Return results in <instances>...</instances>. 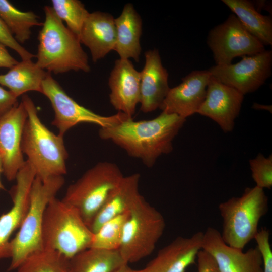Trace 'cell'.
Instances as JSON below:
<instances>
[{"label": "cell", "instance_id": "1", "mask_svg": "<svg viewBox=\"0 0 272 272\" xmlns=\"http://www.w3.org/2000/svg\"><path fill=\"white\" fill-rule=\"evenodd\" d=\"M185 121L177 115L162 112L150 120L134 121L128 118L112 126L101 127L99 135L151 167L159 157L172 151V142Z\"/></svg>", "mask_w": 272, "mask_h": 272}, {"label": "cell", "instance_id": "2", "mask_svg": "<svg viewBox=\"0 0 272 272\" xmlns=\"http://www.w3.org/2000/svg\"><path fill=\"white\" fill-rule=\"evenodd\" d=\"M22 103L27 112L21 142L26 160L34 169L36 177L45 180L67 173L68 153L63 136L55 134L41 121L38 110L32 100L23 95Z\"/></svg>", "mask_w": 272, "mask_h": 272}, {"label": "cell", "instance_id": "3", "mask_svg": "<svg viewBox=\"0 0 272 272\" xmlns=\"http://www.w3.org/2000/svg\"><path fill=\"white\" fill-rule=\"evenodd\" d=\"M45 20L39 32L36 64L50 73L90 71L88 57L77 36L56 15L51 6L44 8Z\"/></svg>", "mask_w": 272, "mask_h": 272}, {"label": "cell", "instance_id": "4", "mask_svg": "<svg viewBox=\"0 0 272 272\" xmlns=\"http://www.w3.org/2000/svg\"><path fill=\"white\" fill-rule=\"evenodd\" d=\"M94 234L73 206L55 197L45 211L41 231L43 248L68 259L91 247Z\"/></svg>", "mask_w": 272, "mask_h": 272}, {"label": "cell", "instance_id": "5", "mask_svg": "<svg viewBox=\"0 0 272 272\" xmlns=\"http://www.w3.org/2000/svg\"><path fill=\"white\" fill-rule=\"evenodd\" d=\"M223 220L221 237L228 245L243 250L258 232L261 218L268 211V197L256 186L245 188L239 197L219 204Z\"/></svg>", "mask_w": 272, "mask_h": 272}, {"label": "cell", "instance_id": "6", "mask_svg": "<svg viewBox=\"0 0 272 272\" xmlns=\"http://www.w3.org/2000/svg\"><path fill=\"white\" fill-rule=\"evenodd\" d=\"M64 183L63 176L45 180L35 177L31 188L28 211L19 231L10 241L12 256L8 271L17 269L28 256L43 248L41 231L44 214Z\"/></svg>", "mask_w": 272, "mask_h": 272}, {"label": "cell", "instance_id": "7", "mask_svg": "<svg viewBox=\"0 0 272 272\" xmlns=\"http://www.w3.org/2000/svg\"><path fill=\"white\" fill-rule=\"evenodd\" d=\"M123 176L116 164L99 162L68 187L62 200L77 209L89 227Z\"/></svg>", "mask_w": 272, "mask_h": 272}, {"label": "cell", "instance_id": "8", "mask_svg": "<svg viewBox=\"0 0 272 272\" xmlns=\"http://www.w3.org/2000/svg\"><path fill=\"white\" fill-rule=\"evenodd\" d=\"M166 226L162 214L141 195L129 211L118 250L124 261L137 262L150 255Z\"/></svg>", "mask_w": 272, "mask_h": 272}, {"label": "cell", "instance_id": "9", "mask_svg": "<svg viewBox=\"0 0 272 272\" xmlns=\"http://www.w3.org/2000/svg\"><path fill=\"white\" fill-rule=\"evenodd\" d=\"M41 93L51 103L54 113L51 124L62 136L80 123H88L98 125L100 128L106 127L130 118L119 112L111 116H102L80 105L65 92L49 72L42 81Z\"/></svg>", "mask_w": 272, "mask_h": 272}, {"label": "cell", "instance_id": "10", "mask_svg": "<svg viewBox=\"0 0 272 272\" xmlns=\"http://www.w3.org/2000/svg\"><path fill=\"white\" fill-rule=\"evenodd\" d=\"M207 43L216 65L229 64L236 57L250 56L265 50L234 14L210 31Z\"/></svg>", "mask_w": 272, "mask_h": 272}, {"label": "cell", "instance_id": "11", "mask_svg": "<svg viewBox=\"0 0 272 272\" xmlns=\"http://www.w3.org/2000/svg\"><path fill=\"white\" fill-rule=\"evenodd\" d=\"M272 51L243 56L236 63L216 65L208 71L217 81L230 86L244 95L257 90L271 76Z\"/></svg>", "mask_w": 272, "mask_h": 272}, {"label": "cell", "instance_id": "12", "mask_svg": "<svg viewBox=\"0 0 272 272\" xmlns=\"http://www.w3.org/2000/svg\"><path fill=\"white\" fill-rule=\"evenodd\" d=\"M35 177L34 169L26 160L18 172L16 183L10 191L13 206L8 212L0 216V260L11 258L10 238L19 229L27 213L31 188Z\"/></svg>", "mask_w": 272, "mask_h": 272}, {"label": "cell", "instance_id": "13", "mask_svg": "<svg viewBox=\"0 0 272 272\" xmlns=\"http://www.w3.org/2000/svg\"><path fill=\"white\" fill-rule=\"evenodd\" d=\"M27 116L21 101L0 118V153L3 173L9 181L15 180L18 172L25 163L21 142Z\"/></svg>", "mask_w": 272, "mask_h": 272}, {"label": "cell", "instance_id": "14", "mask_svg": "<svg viewBox=\"0 0 272 272\" xmlns=\"http://www.w3.org/2000/svg\"><path fill=\"white\" fill-rule=\"evenodd\" d=\"M202 249L214 258L220 272H263L262 257L257 247L246 252L231 247L215 228L209 227L203 232Z\"/></svg>", "mask_w": 272, "mask_h": 272}, {"label": "cell", "instance_id": "15", "mask_svg": "<svg viewBox=\"0 0 272 272\" xmlns=\"http://www.w3.org/2000/svg\"><path fill=\"white\" fill-rule=\"evenodd\" d=\"M211 78L208 70H196L182 78L179 85L170 88L160 109L186 119L197 113L205 101Z\"/></svg>", "mask_w": 272, "mask_h": 272}, {"label": "cell", "instance_id": "16", "mask_svg": "<svg viewBox=\"0 0 272 272\" xmlns=\"http://www.w3.org/2000/svg\"><path fill=\"white\" fill-rule=\"evenodd\" d=\"M243 99V94L211 76L206 98L197 113L215 121L224 132H231L240 113Z\"/></svg>", "mask_w": 272, "mask_h": 272}, {"label": "cell", "instance_id": "17", "mask_svg": "<svg viewBox=\"0 0 272 272\" xmlns=\"http://www.w3.org/2000/svg\"><path fill=\"white\" fill-rule=\"evenodd\" d=\"M110 102L118 112L132 118L140 100V73L132 62L119 58L115 62L108 80Z\"/></svg>", "mask_w": 272, "mask_h": 272}, {"label": "cell", "instance_id": "18", "mask_svg": "<svg viewBox=\"0 0 272 272\" xmlns=\"http://www.w3.org/2000/svg\"><path fill=\"white\" fill-rule=\"evenodd\" d=\"M203 235L198 231L189 237H177L161 249L145 268L150 272H185L202 249Z\"/></svg>", "mask_w": 272, "mask_h": 272}, {"label": "cell", "instance_id": "19", "mask_svg": "<svg viewBox=\"0 0 272 272\" xmlns=\"http://www.w3.org/2000/svg\"><path fill=\"white\" fill-rule=\"evenodd\" d=\"M145 63L140 73L141 110L152 112L161 106L170 87L168 73L163 66L157 49L147 50Z\"/></svg>", "mask_w": 272, "mask_h": 272}, {"label": "cell", "instance_id": "20", "mask_svg": "<svg viewBox=\"0 0 272 272\" xmlns=\"http://www.w3.org/2000/svg\"><path fill=\"white\" fill-rule=\"evenodd\" d=\"M114 19L109 13L95 11L89 14L83 24L79 40L89 49L94 63L114 49L116 38Z\"/></svg>", "mask_w": 272, "mask_h": 272}, {"label": "cell", "instance_id": "21", "mask_svg": "<svg viewBox=\"0 0 272 272\" xmlns=\"http://www.w3.org/2000/svg\"><path fill=\"white\" fill-rule=\"evenodd\" d=\"M140 175L123 176L94 217L89 228L93 234L112 219L130 211L141 195L139 192Z\"/></svg>", "mask_w": 272, "mask_h": 272}, {"label": "cell", "instance_id": "22", "mask_svg": "<svg viewBox=\"0 0 272 272\" xmlns=\"http://www.w3.org/2000/svg\"><path fill=\"white\" fill-rule=\"evenodd\" d=\"M116 43L114 50L120 58H133L139 62L141 53L140 38L142 31V19L132 4L127 3L117 18L114 19Z\"/></svg>", "mask_w": 272, "mask_h": 272}, {"label": "cell", "instance_id": "23", "mask_svg": "<svg viewBox=\"0 0 272 272\" xmlns=\"http://www.w3.org/2000/svg\"><path fill=\"white\" fill-rule=\"evenodd\" d=\"M47 74L32 60H22L6 74H0V85L17 98L29 91L41 93L42 83Z\"/></svg>", "mask_w": 272, "mask_h": 272}, {"label": "cell", "instance_id": "24", "mask_svg": "<svg viewBox=\"0 0 272 272\" xmlns=\"http://www.w3.org/2000/svg\"><path fill=\"white\" fill-rule=\"evenodd\" d=\"M126 264L118 249L90 247L70 259L71 272H115Z\"/></svg>", "mask_w": 272, "mask_h": 272}, {"label": "cell", "instance_id": "25", "mask_svg": "<svg viewBox=\"0 0 272 272\" xmlns=\"http://www.w3.org/2000/svg\"><path fill=\"white\" fill-rule=\"evenodd\" d=\"M243 26L264 46L272 44V20L260 14L247 0H222Z\"/></svg>", "mask_w": 272, "mask_h": 272}, {"label": "cell", "instance_id": "26", "mask_svg": "<svg viewBox=\"0 0 272 272\" xmlns=\"http://www.w3.org/2000/svg\"><path fill=\"white\" fill-rule=\"evenodd\" d=\"M0 18L20 44L30 38L32 28L43 23L32 11H22L7 0H0Z\"/></svg>", "mask_w": 272, "mask_h": 272}, {"label": "cell", "instance_id": "27", "mask_svg": "<svg viewBox=\"0 0 272 272\" xmlns=\"http://www.w3.org/2000/svg\"><path fill=\"white\" fill-rule=\"evenodd\" d=\"M17 270V272H71L70 259L57 251L43 248L28 256Z\"/></svg>", "mask_w": 272, "mask_h": 272}, {"label": "cell", "instance_id": "28", "mask_svg": "<svg viewBox=\"0 0 272 272\" xmlns=\"http://www.w3.org/2000/svg\"><path fill=\"white\" fill-rule=\"evenodd\" d=\"M129 214V211L104 224L94 234L90 247L109 250H118L122 240L123 227Z\"/></svg>", "mask_w": 272, "mask_h": 272}, {"label": "cell", "instance_id": "29", "mask_svg": "<svg viewBox=\"0 0 272 272\" xmlns=\"http://www.w3.org/2000/svg\"><path fill=\"white\" fill-rule=\"evenodd\" d=\"M52 8L56 15L79 39L83 24L90 13L78 0H52Z\"/></svg>", "mask_w": 272, "mask_h": 272}, {"label": "cell", "instance_id": "30", "mask_svg": "<svg viewBox=\"0 0 272 272\" xmlns=\"http://www.w3.org/2000/svg\"><path fill=\"white\" fill-rule=\"evenodd\" d=\"M252 177L256 186L264 189L272 187V156L266 158L259 153L254 159L249 160Z\"/></svg>", "mask_w": 272, "mask_h": 272}, {"label": "cell", "instance_id": "31", "mask_svg": "<svg viewBox=\"0 0 272 272\" xmlns=\"http://www.w3.org/2000/svg\"><path fill=\"white\" fill-rule=\"evenodd\" d=\"M254 239L261 254L263 272H272V250L269 243V232L266 228H262Z\"/></svg>", "mask_w": 272, "mask_h": 272}, {"label": "cell", "instance_id": "32", "mask_svg": "<svg viewBox=\"0 0 272 272\" xmlns=\"http://www.w3.org/2000/svg\"><path fill=\"white\" fill-rule=\"evenodd\" d=\"M0 43L16 51L23 60H32L36 57V55L27 51L16 40L1 18Z\"/></svg>", "mask_w": 272, "mask_h": 272}, {"label": "cell", "instance_id": "33", "mask_svg": "<svg viewBox=\"0 0 272 272\" xmlns=\"http://www.w3.org/2000/svg\"><path fill=\"white\" fill-rule=\"evenodd\" d=\"M197 261V272H220L217 264L208 252L200 250L196 257Z\"/></svg>", "mask_w": 272, "mask_h": 272}, {"label": "cell", "instance_id": "34", "mask_svg": "<svg viewBox=\"0 0 272 272\" xmlns=\"http://www.w3.org/2000/svg\"><path fill=\"white\" fill-rule=\"evenodd\" d=\"M17 98L9 90L0 86V118L18 103Z\"/></svg>", "mask_w": 272, "mask_h": 272}, {"label": "cell", "instance_id": "35", "mask_svg": "<svg viewBox=\"0 0 272 272\" xmlns=\"http://www.w3.org/2000/svg\"><path fill=\"white\" fill-rule=\"evenodd\" d=\"M18 62L8 52L6 47L0 43V67L11 69Z\"/></svg>", "mask_w": 272, "mask_h": 272}, {"label": "cell", "instance_id": "36", "mask_svg": "<svg viewBox=\"0 0 272 272\" xmlns=\"http://www.w3.org/2000/svg\"><path fill=\"white\" fill-rule=\"evenodd\" d=\"M132 269L129 267L127 264L123 265L115 272H132Z\"/></svg>", "mask_w": 272, "mask_h": 272}, {"label": "cell", "instance_id": "37", "mask_svg": "<svg viewBox=\"0 0 272 272\" xmlns=\"http://www.w3.org/2000/svg\"><path fill=\"white\" fill-rule=\"evenodd\" d=\"M3 173V163H2V160L1 157V155L0 153V190H5V187L4 185L3 184L1 179V175L2 173Z\"/></svg>", "mask_w": 272, "mask_h": 272}, {"label": "cell", "instance_id": "38", "mask_svg": "<svg viewBox=\"0 0 272 272\" xmlns=\"http://www.w3.org/2000/svg\"><path fill=\"white\" fill-rule=\"evenodd\" d=\"M132 272H150L148 270H147L146 268H144L142 269H139V270H133L132 269Z\"/></svg>", "mask_w": 272, "mask_h": 272}]
</instances>
